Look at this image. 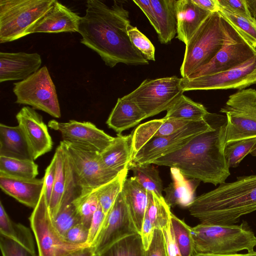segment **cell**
<instances>
[{
    "label": "cell",
    "instance_id": "74e56055",
    "mask_svg": "<svg viewBox=\"0 0 256 256\" xmlns=\"http://www.w3.org/2000/svg\"><path fill=\"white\" fill-rule=\"evenodd\" d=\"M228 21L254 48H256V21L232 13L222 8L219 11Z\"/></svg>",
    "mask_w": 256,
    "mask_h": 256
},
{
    "label": "cell",
    "instance_id": "5b68a950",
    "mask_svg": "<svg viewBox=\"0 0 256 256\" xmlns=\"http://www.w3.org/2000/svg\"><path fill=\"white\" fill-rule=\"evenodd\" d=\"M226 38V30L220 12L211 13L186 44L180 68L182 78H188L208 64L222 48Z\"/></svg>",
    "mask_w": 256,
    "mask_h": 256
},
{
    "label": "cell",
    "instance_id": "30bf717a",
    "mask_svg": "<svg viewBox=\"0 0 256 256\" xmlns=\"http://www.w3.org/2000/svg\"><path fill=\"white\" fill-rule=\"evenodd\" d=\"M16 103L30 106L55 118L61 112L56 86L47 67L40 68L26 79L14 83Z\"/></svg>",
    "mask_w": 256,
    "mask_h": 256
},
{
    "label": "cell",
    "instance_id": "60d3db41",
    "mask_svg": "<svg viewBox=\"0 0 256 256\" xmlns=\"http://www.w3.org/2000/svg\"><path fill=\"white\" fill-rule=\"evenodd\" d=\"M53 222L56 230L64 238L66 232L80 221L76 208L72 202L61 209L53 219Z\"/></svg>",
    "mask_w": 256,
    "mask_h": 256
},
{
    "label": "cell",
    "instance_id": "b9f144b4",
    "mask_svg": "<svg viewBox=\"0 0 256 256\" xmlns=\"http://www.w3.org/2000/svg\"><path fill=\"white\" fill-rule=\"evenodd\" d=\"M130 40L148 60H155V48L150 40L136 26L130 24L128 29Z\"/></svg>",
    "mask_w": 256,
    "mask_h": 256
},
{
    "label": "cell",
    "instance_id": "9c48e42d",
    "mask_svg": "<svg viewBox=\"0 0 256 256\" xmlns=\"http://www.w3.org/2000/svg\"><path fill=\"white\" fill-rule=\"evenodd\" d=\"M181 80L176 76L145 80L122 98L136 104L147 118L151 117L167 110L183 94Z\"/></svg>",
    "mask_w": 256,
    "mask_h": 256
},
{
    "label": "cell",
    "instance_id": "9a60e30c",
    "mask_svg": "<svg viewBox=\"0 0 256 256\" xmlns=\"http://www.w3.org/2000/svg\"><path fill=\"white\" fill-rule=\"evenodd\" d=\"M136 234L138 233L121 192L106 214L92 247L95 254L100 255L116 242Z\"/></svg>",
    "mask_w": 256,
    "mask_h": 256
},
{
    "label": "cell",
    "instance_id": "680465c9",
    "mask_svg": "<svg viewBox=\"0 0 256 256\" xmlns=\"http://www.w3.org/2000/svg\"><path fill=\"white\" fill-rule=\"evenodd\" d=\"M94 256H100L99 255L95 254Z\"/></svg>",
    "mask_w": 256,
    "mask_h": 256
},
{
    "label": "cell",
    "instance_id": "2e32d148",
    "mask_svg": "<svg viewBox=\"0 0 256 256\" xmlns=\"http://www.w3.org/2000/svg\"><path fill=\"white\" fill-rule=\"evenodd\" d=\"M48 126L59 132L63 141L100 153L112 142L114 138L90 122L70 120L64 122L52 120L48 122Z\"/></svg>",
    "mask_w": 256,
    "mask_h": 256
},
{
    "label": "cell",
    "instance_id": "d6986e66",
    "mask_svg": "<svg viewBox=\"0 0 256 256\" xmlns=\"http://www.w3.org/2000/svg\"><path fill=\"white\" fill-rule=\"evenodd\" d=\"M40 56L36 52H0V82L24 80L38 70Z\"/></svg>",
    "mask_w": 256,
    "mask_h": 256
},
{
    "label": "cell",
    "instance_id": "9f6ffc18",
    "mask_svg": "<svg viewBox=\"0 0 256 256\" xmlns=\"http://www.w3.org/2000/svg\"><path fill=\"white\" fill-rule=\"evenodd\" d=\"M250 154L252 156H256V144L254 145V146L252 148Z\"/></svg>",
    "mask_w": 256,
    "mask_h": 256
},
{
    "label": "cell",
    "instance_id": "bcb514c9",
    "mask_svg": "<svg viewBox=\"0 0 256 256\" xmlns=\"http://www.w3.org/2000/svg\"><path fill=\"white\" fill-rule=\"evenodd\" d=\"M88 227L80 222L72 226L65 234V240L72 244H88Z\"/></svg>",
    "mask_w": 256,
    "mask_h": 256
},
{
    "label": "cell",
    "instance_id": "4fadbf2b",
    "mask_svg": "<svg viewBox=\"0 0 256 256\" xmlns=\"http://www.w3.org/2000/svg\"><path fill=\"white\" fill-rule=\"evenodd\" d=\"M212 128L206 116L204 119L190 123L171 134L154 138L140 148L130 164H152L156 159L181 148L194 137Z\"/></svg>",
    "mask_w": 256,
    "mask_h": 256
},
{
    "label": "cell",
    "instance_id": "f5cc1de1",
    "mask_svg": "<svg viewBox=\"0 0 256 256\" xmlns=\"http://www.w3.org/2000/svg\"><path fill=\"white\" fill-rule=\"evenodd\" d=\"M95 254L92 246H88L72 252L66 256H94Z\"/></svg>",
    "mask_w": 256,
    "mask_h": 256
},
{
    "label": "cell",
    "instance_id": "7c38bea8",
    "mask_svg": "<svg viewBox=\"0 0 256 256\" xmlns=\"http://www.w3.org/2000/svg\"><path fill=\"white\" fill-rule=\"evenodd\" d=\"M256 84V54L242 64L221 72L192 78H182L184 92L236 89Z\"/></svg>",
    "mask_w": 256,
    "mask_h": 256
},
{
    "label": "cell",
    "instance_id": "5bb4252c",
    "mask_svg": "<svg viewBox=\"0 0 256 256\" xmlns=\"http://www.w3.org/2000/svg\"><path fill=\"white\" fill-rule=\"evenodd\" d=\"M222 18L226 32L224 46L208 64L196 70L189 78L226 71L242 64L256 54V48L252 47L228 21Z\"/></svg>",
    "mask_w": 256,
    "mask_h": 256
},
{
    "label": "cell",
    "instance_id": "816d5d0a",
    "mask_svg": "<svg viewBox=\"0 0 256 256\" xmlns=\"http://www.w3.org/2000/svg\"><path fill=\"white\" fill-rule=\"evenodd\" d=\"M192 1L202 9L210 12H217L220 10L218 0H192Z\"/></svg>",
    "mask_w": 256,
    "mask_h": 256
},
{
    "label": "cell",
    "instance_id": "e575fe53",
    "mask_svg": "<svg viewBox=\"0 0 256 256\" xmlns=\"http://www.w3.org/2000/svg\"><path fill=\"white\" fill-rule=\"evenodd\" d=\"M128 172L120 173L113 180L94 189L99 204L106 216L122 192Z\"/></svg>",
    "mask_w": 256,
    "mask_h": 256
},
{
    "label": "cell",
    "instance_id": "7bdbcfd3",
    "mask_svg": "<svg viewBox=\"0 0 256 256\" xmlns=\"http://www.w3.org/2000/svg\"><path fill=\"white\" fill-rule=\"evenodd\" d=\"M0 247L2 256H37L20 244L0 235Z\"/></svg>",
    "mask_w": 256,
    "mask_h": 256
},
{
    "label": "cell",
    "instance_id": "f35d334b",
    "mask_svg": "<svg viewBox=\"0 0 256 256\" xmlns=\"http://www.w3.org/2000/svg\"><path fill=\"white\" fill-rule=\"evenodd\" d=\"M171 223L176 244L182 256H194L192 228L172 213Z\"/></svg>",
    "mask_w": 256,
    "mask_h": 256
},
{
    "label": "cell",
    "instance_id": "ee69618b",
    "mask_svg": "<svg viewBox=\"0 0 256 256\" xmlns=\"http://www.w3.org/2000/svg\"><path fill=\"white\" fill-rule=\"evenodd\" d=\"M144 256H168L165 240L162 231L155 228L152 242L144 251Z\"/></svg>",
    "mask_w": 256,
    "mask_h": 256
},
{
    "label": "cell",
    "instance_id": "83f0119b",
    "mask_svg": "<svg viewBox=\"0 0 256 256\" xmlns=\"http://www.w3.org/2000/svg\"><path fill=\"white\" fill-rule=\"evenodd\" d=\"M176 0H150L158 26L159 41L166 44L174 38L177 30Z\"/></svg>",
    "mask_w": 256,
    "mask_h": 256
},
{
    "label": "cell",
    "instance_id": "91938a15",
    "mask_svg": "<svg viewBox=\"0 0 256 256\" xmlns=\"http://www.w3.org/2000/svg\"></svg>",
    "mask_w": 256,
    "mask_h": 256
},
{
    "label": "cell",
    "instance_id": "3957f363",
    "mask_svg": "<svg viewBox=\"0 0 256 256\" xmlns=\"http://www.w3.org/2000/svg\"><path fill=\"white\" fill-rule=\"evenodd\" d=\"M188 208L202 224H234L242 216L256 210V174L220 184L196 197Z\"/></svg>",
    "mask_w": 256,
    "mask_h": 256
},
{
    "label": "cell",
    "instance_id": "8fae6325",
    "mask_svg": "<svg viewBox=\"0 0 256 256\" xmlns=\"http://www.w3.org/2000/svg\"><path fill=\"white\" fill-rule=\"evenodd\" d=\"M60 143L68 156L77 185L80 190L96 189L120 174L106 168L100 152L63 140Z\"/></svg>",
    "mask_w": 256,
    "mask_h": 256
},
{
    "label": "cell",
    "instance_id": "ab89813d",
    "mask_svg": "<svg viewBox=\"0 0 256 256\" xmlns=\"http://www.w3.org/2000/svg\"><path fill=\"white\" fill-rule=\"evenodd\" d=\"M256 144V138L232 142L226 144L224 156L229 168L238 166Z\"/></svg>",
    "mask_w": 256,
    "mask_h": 256
},
{
    "label": "cell",
    "instance_id": "db71d44e",
    "mask_svg": "<svg viewBox=\"0 0 256 256\" xmlns=\"http://www.w3.org/2000/svg\"><path fill=\"white\" fill-rule=\"evenodd\" d=\"M246 3L252 17L256 21V0H246Z\"/></svg>",
    "mask_w": 256,
    "mask_h": 256
},
{
    "label": "cell",
    "instance_id": "4316f807",
    "mask_svg": "<svg viewBox=\"0 0 256 256\" xmlns=\"http://www.w3.org/2000/svg\"><path fill=\"white\" fill-rule=\"evenodd\" d=\"M144 112L132 101L118 98L106 124L118 134L132 128L146 118Z\"/></svg>",
    "mask_w": 256,
    "mask_h": 256
},
{
    "label": "cell",
    "instance_id": "11a10c76",
    "mask_svg": "<svg viewBox=\"0 0 256 256\" xmlns=\"http://www.w3.org/2000/svg\"><path fill=\"white\" fill-rule=\"evenodd\" d=\"M194 256H248V254H236L226 255H218V254H198Z\"/></svg>",
    "mask_w": 256,
    "mask_h": 256
},
{
    "label": "cell",
    "instance_id": "7a4b0ae2",
    "mask_svg": "<svg viewBox=\"0 0 256 256\" xmlns=\"http://www.w3.org/2000/svg\"><path fill=\"white\" fill-rule=\"evenodd\" d=\"M206 117L212 126L210 130L152 164L176 168L185 178L204 183L216 186L225 182L230 175L224 156L226 117L210 112Z\"/></svg>",
    "mask_w": 256,
    "mask_h": 256
},
{
    "label": "cell",
    "instance_id": "cb8c5ba5",
    "mask_svg": "<svg viewBox=\"0 0 256 256\" xmlns=\"http://www.w3.org/2000/svg\"><path fill=\"white\" fill-rule=\"evenodd\" d=\"M122 192L132 222L140 234L148 206V191L132 176L125 180Z\"/></svg>",
    "mask_w": 256,
    "mask_h": 256
},
{
    "label": "cell",
    "instance_id": "4dcf8cb0",
    "mask_svg": "<svg viewBox=\"0 0 256 256\" xmlns=\"http://www.w3.org/2000/svg\"><path fill=\"white\" fill-rule=\"evenodd\" d=\"M54 154L56 156L54 180L49 204V210L52 219L60 212L66 188V174L64 158V150L60 144Z\"/></svg>",
    "mask_w": 256,
    "mask_h": 256
},
{
    "label": "cell",
    "instance_id": "8992f818",
    "mask_svg": "<svg viewBox=\"0 0 256 256\" xmlns=\"http://www.w3.org/2000/svg\"><path fill=\"white\" fill-rule=\"evenodd\" d=\"M56 0H0V43L12 42L27 32L52 8Z\"/></svg>",
    "mask_w": 256,
    "mask_h": 256
},
{
    "label": "cell",
    "instance_id": "d6a6232c",
    "mask_svg": "<svg viewBox=\"0 0 256 256\" xmlns=\"http://www.w3.org/2000/svg\"><path fill=\"white\" fill-rule=\"evenodd\" d=\"M148 203L146 216L155 228L162 230L171 222L170 208L163 196H158L152 192L148 191Z\"/></svg>",
    "mask_w": 256,
    "mask_h": 256
},
{
    "label": "cell",
    "instance_id": "52a82bcc",
    "mask_svg": "<svg viewBox=\"0 0 256 256\" xmlns=\"http://www.w3.org/2000/svg\"><path fill=\"white\" fill-rule=\"evenodd\" d=\"M51 191L43 186L41 196L29 220L39 256H66L75 251L90 246L70 243L56 230L49 210Z\"/></svg>",
    "mask_w": 256,
    "mask_h": 256
},
{
    "label": "cell",
    "instance_id": "1f68e13d",
    "mask_svg": "<svg viewBox=\"0 0 256 256\" xmlns=\"http://www.w3.org/2000/svg\"><path fill=\"white\" fill-rule=\"evenodd\" d=\"M152 164H130L129 170L132 171L133 177L147 191L154 192L162 197V182L158 170Z\"/></svg>",
    "mask_w": 256,
    "mask_h": 256
},
{
    "label": "cell",
    "instance_id": "6da1fadb",
    "mask_svg": "<svg viewBox=\"0 0 256 256\" xmlns=\"http://www.w3.org/2000/svg\"><path fill=\"white\" fill-rule=\"evenodd\" d=\"M86 8L78 28L82 44L96 52L110 68L118 63L148 64L130 40L129 13L122 4L114 1L109 6L101 0H88Z\"/></svg>",
    "mask_w": 256,
    "mask_h": 256
},
{
    "label": "cell",
    "instance_id": "e0dca14e",
    "mask_svg": "<svg viewBox=\"0 0 256 256\" xmlns=\"http://www.w3.org/2000/svg\"><path fill=\"white\" fill-rule=\"evenodd\" d=\"M16 118L29 144L34 160L52 150L53 142L48 126L34 108L24 106Z\"/></svg>",
    "mask_w": 256,
    "mask_h": 256
},
{
    "label": "cell",
    "instance_id": "d590c367",
    "mask_svg": "<svg viewBox=\"0 0 256 256\" xmlns=\"http://www.w3.org/2000/svg\"><path fill=\"white\" fill-rule=\"evenodd\" d=\"M144 251L140 235L136 234L116 242L99 256H144Z\"/></svg>",
    "mask_w": 256,
    "mask_h": 256
},
{
    "label": "cell",
    "instance_id": "603a6c76",
    "mask_svg": "<svg viewBox=\"0 0 256 256\" xmlns=\"http://www.w3.org/2000/svg\"><path fill=\"white\" fill-rule=\"evenodd\" d=\"M0 156L34 160L29 144L18 125L0 124Z\"/></svg>",
    "mask_w": 256,
    "mask_h": 256
},
{
    "label": "cell",
    "instance_id": "f6af8a7d",
    "mask_svg": "<svg viewBox=\"0 0 256 256\" xmlns=\"http://www.w3.org/2000/svg\"><path fill=\"white\" fill-rule=\"evenodd\" d=\"M220 8L253 20L248 10L246 0H218Z\"/></svg>",
    "mask_w": 256,
    "mask_h": 256
},
{
    "label": "cell",
    "instance_id": "44dd1931",
    "mask_svg": "<svg viewBox=\"0 0 256 256\" xmlns=\"http://www.w3.org/2000/svg\"><path fill=\"white\" fill-rule=\"evenodd\" d=\"M192 122L164 118L139 125L131 134L132 160L140 148L150 139L171 134Z\"/></svg>",
    "mask_w": 256,
    "mask_h": 256
},
{
    "label": "cell",
    "instance_id": "ffe728a7",
    "mask_svg": "<svg viewBox=\"0 0 256 256\" xmlns=\"http://www.w3.org/2000/svg\"><path fill=\"white\" fill-rule=\"evenodd\" d=\"M44 183V177L41 179H27L0 174V188L2 191L33 209L38 202Z\"/></svg>",
    "mask_w": 256,
    "mask_h": 256
},
{
    "label": "cell",
    "instance_id": "c3c4849f",
    "mask_svg": "<svg viewBox=\"0 0 256 256\" xmlns=\"http://www.w3.org/2000/svg\"><path fill=\"white\" fill-rule=\"evenodd\" d=\"M164 234L168 256H182L176 244L171 222L162 230Z\"/></svg>",
    "mask_w": 256,
    "mask_h": 256
},
{
    "label": "cell",
    "instance_id": "7dc6e473",
    "mask_svg": "<svg viewBox=\"0 0 256 256\" xmlns=\"http://www.w3.org/2000/svg\"><path fill=\"white\" fill-rule=\"evenodd\" d=\"M106 215L99 205L91 220L89 228L88 238L86 244L90 246L94 244L100 231Z\"/></svg>",
    "mask_w": 256,
    "mask_h": 256
},
{
    "label": "cell",
    "instance_id": "6f0895ef",
    "mask_svg": "<svg viewBox=\"0 0 256 256\" xmlns=\"http://www.w3.org/2000/svg\"><path fill=\"white\" fill-rule=\"evenodd\" d=\"M248 256H256V251L254 250L250 253H247Z\"/></svg>",
    "mask_w": 256,
    "mask_h": 256
},
{
    "label": "cell",
    "instance_id": "836d02e7",
    "mask_svg": "<svg viewBox=\"0 0 256 256\" xmlns=\"http://www.w3.org/2000/svg\"><path fill=\"white\" fill-rule=\"evenodd\" d=\"M0 174L27 178H36L38 174V165L34 160L0 156Z\"/></svg>",
    "mask_w": 256,
    "mask_h": 256
},
{
    "label": "cell",
    "instance_id": "ac0fdd59",
    "mask_svg": "<svg viewBox=\"0 0 256 256\" xmlns=\"http://www.w3.org/2000/svg\"><path fill=\"white\" fill-rule=\"evenodd\" d=\"M81 17L56 0L46 14L27 32L26 36L38 32H78Z\"/></svg>",
    "mask_w": 256,
    "mask_h": 256
},
{
    "label": "cell",
    "instance_id": "f1b7e54d",
    "mask_svg": "<svg viewBox=\"0 0 256 256\" xmlns=\"http://www.w3.org/2000/svg\"><path fill=\"white\" fill-rule=\"evenodd\" d=\"M0 235L9 238L30 252L36 253L35 245L30 230L25 226L14 222L0 202Z\"/></svg>",
    "mask_w": 256,
    "mask_h": 256
},
{
    "label": "cell",
    "instance_id": "f907efd6",
    "mask_svg": "<svg viewBox=\"0 0 256 256\" xmlns=\"http://www.w3.org/2000/svg\"><path fill=\"white\" fill-rule=\"evenodd\" d=\"M154 227L145 215L142 231L140 234L144 250H146L149 248L154 234Z\"/></svg>",
    "mask_w": 256,
    "mask_h": 256
},
{
    "label": "cell",
    "instance_id": "484cf974",
    "mask_svg": "<svg viewBox=\"0 0 256 256\" xmlns=\"http://www.w3.org/2000/svg\"><path fill=\"white\" fill-rule=\"evenodd\" d=\"M172 182L164 189V198L167 204L170 207L180 206L187 207L193 201L194 194L200 180L191 179L187 180L180 170L171 168Z\"/></svg>",
    "mask_w": 256,
    "mask_h": 256
},
{
    "label": "cell",
    "instance_id": "ba28073f",
    "mask_svg": "<svg viewBox=\"0 0 256 256\" xmlns=\"http://www.w3.org/2000/svg\"><path fill=\"white\" fill-rule=\"evenodd\" d=\"M227 119L226 144L256 138V90L245 88L230 95L220 110Z\"/></svg>",
    "mask_w": 256,
    "mask_h": 256
},
{
    "label": "cell",
    "instance_id": "8d00e7d4",
    "mask_svg": "<svg viewBox=\"0 0 256 256\" xmlns=\"http://www.w3.org/2000/svg\"><path fill=\"white\" fill-rule=\"evenodd\" d=\"M72 203L80 223L89 228L93 214L100 205L94 189H82L79 196Z\"/></svg>",
    "mask_w": 256,
    "mask_h": 256
},
{
    "label": "cell",
    "instance_id": "277c9868",
    "mask_svg": "<svg viewBox=\"0 0 256 256\" xmlns=\"http://www.w3.org/2000/svg\"><path fill=\"white\" fill-rule=\"evenodd\" d=\"M194 256L226 255L254 250L256 236L246 222L240 224H200L192 228Z\"/></svg>",
    "mask_w": 256,
    "mask_h": 256
},
{
    "label": "cell",
    "instance_id": "f546056e",
    "mask_svg": "<svg viewBox=\"0 0 256 256\" xmlns=\"http://www.w3.org/2000/svg\"><path fill=\"white\" fill-rule=\"evenodd\" d=\"M208 113L202 104L182 94L167 110L164 118L194 122L204 119Z\"/></svg>",
    "mask_w": 256,
    "mask_h": 256
},
{
    "label": "cell",
    "instance_id": "d4e9b609",
    "mask_svg": "<svg viewBox=\"0 0 256 256\" xmlns=\"http://www.w3.org/2000/svg\"><path fill=\"white\" fill-rule=\"evenodd\" d=\"M131 138V134H118L112 142L100 153L106 168L119 174L128 171L132 161Z\"/></svg>",
    "mask_w": 256,
    "mask_h": 256
},
{
    "label": "cell",
    "instance_id": "7402d4cb",
    "mask_svg": "<svg viewBox=\"0 0 256 256\" xmlns=\"http://www.w3.org/2000/svg\"><path fill=\"white\" fill-rule=\"evenodd\" d=\"M175 10L177 21L176 38L185 44L212 13L198 6L192 0H176Z\"/></svg>",
    "mask_w": 256,
    "mask_h": 256
},
{
    "label": "cell",
    "instance_id": "681fc988",
    "mask_svg": "<svg viewBox=\"0 0 256 256\" xmlns=\"http://www.w3.org/2000/svg\"><path fill=\"white\" fill-rule=\"evenodd\" d=\"M140 9L143 12L148 18L150 24L156 30V33L158 32V26L156 16L150 0H133Z\"/></svg>",
    "mask_w": 256,
    "mask_h": 256
}]
</instances>
